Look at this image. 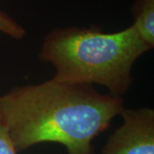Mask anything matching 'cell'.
Here are the masks:
<instances>
[{"label":"cell","instance_id":"6da1fadb","mask_svg":"<svg viewBox=\"0 0 154 154\" xmlns=\"http://www.w3.org/2000/svg\"><path fill=\"white\" fill-rule=\"evenodd\" d=\"M123 109L122 97L53 78L0 95V116L17 152L54 142L67 154H94L93 140Z\"/></svg>","mask_w":154,"mask_h":154},{"label":"cell","instance_id":"7a4b0ae2","mask_svg":"<svg viewBox=\"0 0 154 154\" xmlns=\"http://www.w3.org/2000/svg\"><path fill=\"white\" fill-rule=\"evenodd\" d=\"M148 51L133 24L115 33L98 26H70L46 33L38 56L54 67L57 81L98 84L122 97L132 85L134 63Z\"/></svg>","mask_w":154,"mask_h":154},{"label":"cell","instance_id":"3957f363","mask_svg":"<svg viewBox=\"0 0 154 154\" xmlns=\"http://www.w3.org/2000/svg\"><path fill=\"white\" fill-rule=\"evenodd\" d=\"M122 123L108 138L101 154H154V110H122Z\"/></svg>","mask_w":154,"mask_h":154},{"label":"cell","instance_id":"277c9868","mask_svg":"<svg viewBox=\"0 0 154 154\" xmlns=\"http://www.w3.org/2000/svg\"><path fill=\"white\" fill-rule=\"evenodd\" d=\"M133 25L150 50L154 47V0H136L131 8Z\"/></svg>","mask_w":154,"mask_h":154},{"label":"cell","instance_id":"5b68a950","mask_svg":"<svg viewBox=\"0 0 154 154\" xmlns=\"http://www.w3.org/2000/svg\"><path fill=\"white\" fill-rule=\"evenodd\" d=\"M0 33L17 40L22 39L27 34L22 25L2 10H0Z\"/></svg>","mask_w":154,"mask_h":154},{"label":"cell","instance_id":"8992f818","mask_svg":"<svg viewBox=\"0 0 154 154\" xmlns=\"http://www.w3.org/2000/svg\"><path fill=\"white\" fill-rule=\"evenodd\" d=\"M0 154H18L9 129L0 116Z\"/></svg>","mask_w":154,"mask_h":154}]
</instances>
